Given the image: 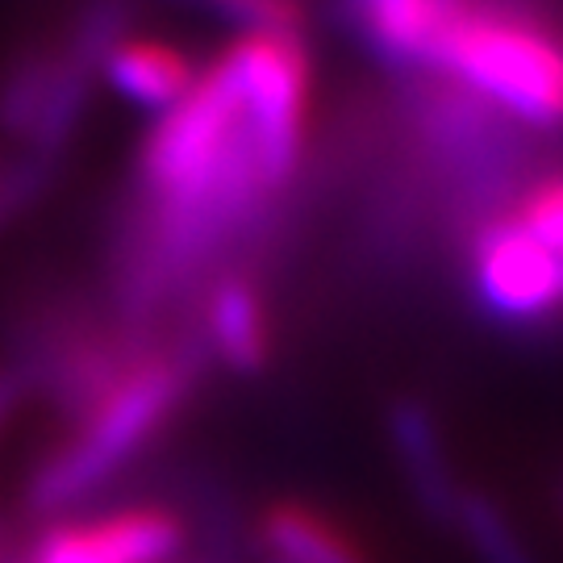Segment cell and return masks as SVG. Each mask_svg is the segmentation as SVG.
Masks as SVG:
<instances>
[{
  "mask_svg": "<svg viewBox=\"0 0 563 563\" xmlns=\"http://www.w3.org/2000/svg\"><path fill=\"white\" fill-rule=\"evenodd\" d=\"M534 130L563 125V38L509 0H446L422 63Z\"/></svg>",
  "mask_w": 563,
  "mask_h": 563,
  "instance_id": "cell-1",
  "label": "cell"
},
{
  "mask_svg": "<svg viewBox=\"0 0 563 563\" xmlns=\"http://www.w3.org/2000/svg\"><path fill=\"white\" fill-rule=\"evenodd\" d=\"M205 355L209 351L201 339L180 351H142L118 388L76 426V434L51 460L38 463V472L25 484V509L46 518L101 488L180 409Z\"/></svg>",
  "mask_w": 563,
  "mask_h": 563,
  "instance_id": "cell-2",
  "label": "cell"
},
{
  "mask_svg": "<svg viewBox=\"0 0 563 563\" xmlns=\"http://www.w3.org/2000/svg\"><path fill=\"white\" fill-rule=\"evenodd\" d=\"M467 267L476 305L497 322H547L563 309V260L509 213L476 222Z\"/></svg>",
  "mask_w": 563,
  "mask_h": 563,
  "instance_id": "cell-3",
  "label": "cell"
},
{
  "mask_svg": "<svg viewBox=\"0 0 563 563\" xmlns=\"http://www.w3.org/2000/svg\"><path fill=\"white\" fill-rule=\"evenodd\" d=\"M101 76L130 104H139L146 113H167L172 104L188 97L201 67L176 42L151 38V34H121L104 55Z\"/></svg>",
  "mask_w": 563,
  "mask_h": 563,
  "instance_id": "cell-4",
  "label": "cell"
},
{
  "mask_svg": "<svg viewBox=\"0 0 563 563\" xmlns=\"http://www.w3.org/2000/svg\"><path fill=\"white\" fill-rule=\"evenodd\" d=\"M388 439H393L397 463L409 481V493L426 509V518L455 522L460 488H455L451 463H446L443 443H439V426L418 397H397L388 405Z\"/></svg>",
  "mask_w": 563,
  "mask_h": 563,
  "instance_id": "cell-5",
  "label": "cell"
},
{
  "mask_svg": "<svg viewBox=\"0 0 563 563\" xmlns=\"http://www.w3.org/2000/svg\"><path fill=\"white\" fill-rule=\"evenodd\" d=\"M205 351H213L225 367L255 376L272 360V334L263 318V301L246 276H225L213 284L205 305Z\"/></svg>",
  "mask_w": 563,
  "mask_h": 563,
  "instance_id": "cell-6",
  "label": "cell"
},
{
  "mask_svg": "<svg viewBox=\"0 0 563 563\" xmlns=\"http://www.w3.org/2000/svg\"><path fill=\"white\" fill-rule=\"evenodd\" d=\"M255 534L263 551L276 555V563H372L346 526L305 501L267 505Z\"/></svg>",
  "mask_w": 563,
  "mask_h": 563,
  "instance_id": "cell-7",
  "label": "cell"
},
{
  "mask_svg": "<svg viewBox=\"0 0 563 563\" xmlns=\"http://www.w3.org/2000/svg\"><path fill=\"white\" fill-rule=\"evenodd\" d=\"M76 530L88 551L104 563H163L184 543L180 518L167 509H125Z\"/></svg>",
  "mask_w": 563,
  "mask_h": 563,
  "instance_id": "cell-8",
  "label": "cell"
},
{
  "mask_svg": "<svg viewBox=\"0 0 563 563\" xmlns=\"http://www.w3.org/2000/svg\"><path fill=\"white\" fill-rule=\"evenodd\" d=\"M455 526L481 563H534L530 547L518 539V530L501 514V505L484 493H460Z\"/></svg>",
  "mask_w": 563,
  "mask_h": 563,
  "instance_id": "cell-9",
  "label": "cell"
},
{
  "mask_svg": "<svg viewBox=\"0 0 563 563\" xmlns=\"http://www.w3.org/2000/svg\"><path fill=\"white\" fill-rule=\"evenodd\" d=\"M509 218L563 260V176L539 180L530 192H522Z\"/></svg>",
  "mask_w": 563,
  "mask_h": 563,
  "instance_id": "cell-10",
  "label": "cell"
},
{
  "mask_svg": "<svg viewBox=\"0 0 563 563\" xmlns=\"http://www.w3.org/2000/svg\"><path fill=\"white\" fill-rule=\"evenodd\" d=\"M213 13L239 21L242 30H276V34H305L309 9L305 0H205Z\"/></svg>",
  "mask_w": 563,
  "mask_h": 563,
  "instance_id": "cell-11",
  "label": "cell"
},
{
  "mask_svg": "<svg viewBox=\"0 0 563 563\" xmlns=\"http://www.w3.org/2000/svg\"><path fill=\"white\" fill-rule=\"evenodd\" d=\"M25 393H30V388H25V380H21V372L4 363V367H0V426L9 422V413L18 409V401L25 397Z\"/></svg>",
  "mask_w": 563,
  "mask_h": 563,
  "instance_id": "cell-12",
  "label": "cell"
},
{
  "mask_svg": "<svg viewBox=\"0 0 563 563\" xmlns=\"http://www.w3.org/2000/svg\"><path fill=\"white\" fill-rule=\"evenodd\" d=\"M0 218H4V209H0Z\"/></svg>",
  "mask_w": 563,
  "mask_h": 563,
  "instance_id": "cell-13",
  "label": "cell"
}]
</instances>
